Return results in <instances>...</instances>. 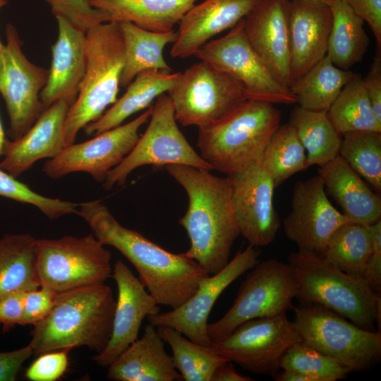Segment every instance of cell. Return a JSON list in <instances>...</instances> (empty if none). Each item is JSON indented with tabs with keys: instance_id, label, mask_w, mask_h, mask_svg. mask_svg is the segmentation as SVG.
Listing matches in <instances>:
<instances>
[{
	"instance_id": "cell-1",
	"label": "cell",
	"mask_w": 381,
	"mask_h": 381,
	"mask_svg": "<svg viewBox=\"0 0 381 381\" xmlns=\"http://www.w3.org/2000/svg\"><path fill=\"white\" fill-rule=\"evenodd\" d=\"M104 246L118 250L135 268L159 305L178 308L209 274L184 253H174L122 226L99 200L78 204V212Z\"/></svg>"
},
{
	"instance_id": "cell-2",
	"label": "cell",
	"mask_w": 381,
	"mask_h": 381,
	"mask_svg": "<svg viewBox=\"0 0 381 381\" xmlns=\"http://www.w3.org/2000/svg\"><path fill=\"white\" fill-rule=\"evenodd\" d=\"M165 168L188 196V208L179 220L190 241L184 254L209 275L214 274L229 262L233 244L240 235L233 210L230 178L186 165Z\"/></svg>"
},
{
	"instance_id": "cell-3",
	"label": "cell",
	"mask_w": 381,
	"mask_h": 381,
	"mask_svg": "<svg viewBox=\"0 0 381 381\" xmlns=\"http://www.w3.org/2000/svg\"><path fill=\"white\" fill-rule=\"evenodd\" d=\"M115 306L104 283L59 293L50 312L34 325L33 355L78 346L100 353L111 334Z\"/></svg>"
},
{
	"instance_id": "cell-4",
	"label": "cell",
	"mask_w": 381,
	"mask_h": 381,
	"mask_svg": "<svg viewBox=\"0 0 381 381\" xmlns=\"http://www.w3.org/2000/svg\"><path fill=\"white\" fill-rule=\"evenodd\" d=\"M281 112L274 104L248 99L216 123L198 129L197 146L212 170L230 176L259 163Z\"/></svg>"
},
{
	"instance_id": "cell-5",
	"label": "cell",
	"mask_w": 381,
	"mask_h": 381,
	"mask_svg": "<svg viewBox=\"0 0 381 381\" xmlns=\"http://www.w3.org/2000/svg\"><path fill=\"white\" fill-rule=\"evenodd\" d=\"M301 303L327 308L357 326L375 331L380 326V296L361 278L350 275L321 253L298 250L289 256Z\"/></svg>"
},
{
	"instance_id": "cell-6",
	"label": "cell",
	"mask_w": 381,
	"mask_h": 381,
	"mask_svg": "<svg viewBox=\"0 0 381 381\" xmlns=\"http://www.w3.org/2000/svg\"><path fill=\"white\" fill-rule=\"evenodd\" d=\"M86 38L85 72L65 121L66 147L74 143L82 128L98 119L115 103L121 87L124 45L119 24H98L86 32Z\"/></svg>"
},
{
	"instance_id": "cell-7",
	"label": "cell",
	"mask_w": 381,
	"mask_h": 381,
	"mask_svg": "<svg viewBox=\"0 0 381 381\" xmlns=\"http://www.w3.org/2000/svg\"><path fill=\"white\" fill-rule=\"evenodd\" d=\"M292 321L301 340L353 371L373 365L381 356V334L361 328L322 306L299 303Z\"/></svg>"
},
{
	"instance_id": "cell-8",
	"label": "cell",
	"mask_w": 381,
	"mask_h": 381,
	"mask_svg": "<svg viewBox=\"0 0 381 381\" xmlns=\"http://www.w3.org/2000/svg\"><path fill=\"white\" fill-rule=\"evenodd\" d=\"M94 235L37 239L40 286L61 293L104 284L111 276V254Z\"/></svg>"
},
{
	"instance_id": "cell-9",
	"label": "cell",
	"mask_w": 381,
	"mask_h": 381,
	"mask_svg": "<svg viewBox=\"0 0 381 381\" xmlns=\"http://www.w3.org/2000/svg\"><path fill=\"white\" fill-rule=\"evenodd\" d=\"M167 94L177 122L198 129L219 121L248 99L236 79L204 61L180 72Z\"/></svg>"
},
{
	"instance_id": "cell-10",
	"label": "cell",
	"mask_w": 381,
	"mask_h": 381,
	"mask_svg": "<svg viewBox=\"0 0 381 381\" xmlns=\"http://www.w3.org/2000/svg\"><path fill=\"white\" fill-rule=\"evenodd\" d=\"M296 284L290 265L276 259L258 262L242 282L232 306L218 320L208 323L212 342L255 318L272 317L293 310Z\"/></svg>"
},
{
	"instance_id": "cell-11",
	"label": "cell",
	"mask_w": 381,
	"mask_h": 381,
	"mask_svg": "<svg viewBox=\"0 0 381 381\" xmlns=\"http://www.w3.org/2000/svg\"><path fill=\"white\" fill-rule=\"evenodd\" d=\"M149 120L133 150L109 172L103 182L105 189L123 185L132 171L145 165L178 164L212 170L179 129L167 94L155 100Z\"/></svg>"
},
{
	"instance_id": "cell-12",
	"label": "cell",
	"mask_w": 381,
	"mask_h": 381,
	"mask_svg": "<svg viewBox=\"0 0 381 381\" xmlns=\"http://www.w3.org/2000/svg\"><path fill=\"white\" fill-rule=\"evenodd\" d=\"M301 338L286 313L248 320L230 334L212 342L220 356L258 375L279 371L285 352Z\"/></svg>"
},
{
	"instance_id": "cell-13",
	"label": "cell",
	"mask_w": 381,
	"mask_h": 381,
	"mask_svg": "<svg viewBox=\"0 0 381 381\" xmlns=\"http://www.w3.org/2000/svg\"><path fill=\"white\" fill-rule=\"evenodd\" d=\"M194 56L236 79L248 99L274 104L296 103L289 87L276 79L248 42L243 20L225 35L207 42Z\"/></svg>"
},
{
	"instance_id": "cell-14",
	"label": "cell",
	"mask_w": 381,
	"mask_h": 381,
	"mask_svg": "<svg viewBox=\"0 0 381 381\" xmlns=\"http://www.w3.org/2000/svg\"><path fill=\"white\" fill-rule=\"evenodd\" d=\"M5 35L6 43L0 51V94L9 118L8 134L15 140L44 110L40 94L47 81L48 70L28 60L13 25H6Z\"/></svg>"
},
{
	"instance_id": "cell-15",
	"label": "cell",
	"mask_w": 381,
	"mask_h": 381,
	"mask_svg": "<svg viewBox=\"0 0 381 381\" xmlns=\"http://www.w3.org/2000/svg\"><path fill=\"white\" fill-rule=\"evenodd\" d=\"M152 107L128 123L100 133L89 140L66 147L44 164V173L52 179H59L82 171L103 183L109 172L134 147L140 128L150 119Z\"/></svg>"
},
{
	"instance_id": "cell-16",
	"label": "cell",
	"mask_w": 381,
	"mask_h": 381,
	"mask_svg": "<svg viewBox=\"0 0 381 381\" xmlns=\"http://www.w3.org/2000/svg\"><path fill=\"white\" fill-rule=\"evenodd\" d=\"M260 253L258 247L250 244L238 250L222 270L204 278L181 306L150 315L148 321L155 327L174 328L192 341L210 347L212 341L207 333L208 318L215 302L231 283L259 262Z\"/></svg>"
},
{
	"instance_id": "cell-17",
	"label": "cell",
	"mask_w": 381,
	"mask_h": 381,
	"mask_svg": "<svg viewBox=\"0 0 381 381\" xmlns=\"http://www.w3.org/2000/svg\"><path fill=\"white\" fill-rule=\"evenodd\" d=\"M349 222H353L328 200L318 174L295 183L291 209L283 226L286 237L298 250L322 253L334 232Z\"/></svg>"
},
{
	"instance_id": "cell-18",
	"label": "cell",
	"mask_w": 381,
	"mask_h": 381,
	"mask_svg": "<svg viewBox=\"0 0 381 381\" xmlns=\"http://www.w3.org/2000/svg\"><path fill=\"white\" fill-rule=\"evenodd\" d=\"M228 176L240 235L253 246L270 245L281 226L273 203L275 186L272 179L260 162Z\"/></svg>"
},
{
	"instance_id": "cell-19",
	"label": "cell",
	"mask_w": 381,
	"mask_h": 381,
	"mask_svg": "<svg viewBox=\"0 0 381 381\" xmlns=\"http://www.w3.org/2000/svg\"><path fill=\"white\" fill-rule=\"evenodd\" d=\"M111 277L118 289L111 334L106 347L92 358L103 368L138 338L145 318L160 312L159 305L124 262H116Z\"/></svg>"
},
{
	"instance_id": "cell-20",
	"label": "cell",
	"mask_w": 381,
	"mask_h": 381,
	"mask_svg": "<svg viewBox=\"0 0 381 381\" xmlns=\"http://www.w3.org/2000/svg\"><path fill=\"white\" fill-rule=\"evenodd\" d=\"M289 0H259L243 19L244 35L276 79L291 84Z\"/></svg>"
},
{
	"instance_id": "cell-21",
	"label": "cell",
	"mask_w": 381,
	"mask_h": 381,
	"mask_svg": "<svg viewBox=\"0 0 381 381\" xmlns=\"http://www.w3.org/2000/svg\"><path fill=\"white\" fill-rule=\"evenodd\" d=\"M73 102L61 99L44 109L20 137L5 143L0 168L17 177L36 162L54 158L66 147V118Z\"/></svg>"
},
{
	"instance_id": "cell-22",
	"label": "cell",
	"mask_w": 381,
	"mask_h": 381,
	"mask_svg": "<svg viewBox=\"0 0 381 381\" xmlns=\"http://www.w3.org/2000/svg\"><path fill=\"white\" fill-rule=\"evenodd\" d=\"M332 23L329 4L314 0L289 1L291 83L326 56Z\"/></svg>"
},
{
	"instance_id": "cell-23",
	"label": "cell",
	"mask_w": 381,
	"mask_h": 381,
	"mask_svg": "<svg viewBox=\"0 0 381 381\" xmlns=\"http://www.w3.org/2000/svg\"><path fill=\"white\" fill-rule=\"evenodd\" d=\"M259 0H204L195 4L179 23L172 57L184 59L214 37L238 24Z\"/></svg>"
},
{
	"instance_id": "cell-24",
	"label": "cell",
	"mask_w": 381,
	"mask_h": 381,
	"mask_svg": "<svg viewBox=\"0 0 381 381\" xmlns=\"http://www.w3.org/2000/svg\"><path fill=\"white\" fill-rule=\"evenodd\" d=\"M56 19L58 37L52 46L51 66L40 94L44 109L61 99L75 101L87 64L86 32L64 18Z\"/></svg>"
},
{
	"instance_id": "cell-25",
	"label": "cell",
	"mask_w": 381,
	"mask_h": 381,
	"mask_svg": "<svg viewBox=\"0 0 381 381\" xmlns=\"http://www.w3.org/2000/svg\"><path fill=\"white\" fill-rule=\"evenodd\" d=\"M157 327L149 323L138 338L108 367L107 378L115 381L183 380Z\"/></svg>"
},
{
	"instance_id": "cell-26",
	"label": "cell",
	"mask_w": 381,
	"mask_h": 381,
	"mask_svg": "<svg viewBox=\"0 0 381 381\" xmlns=\"http://www.w3.org/2000/svg\"><path fill=\"white\" fill-rule=\"evenodd\" d=\"M326 193L351 222L370 225L381 219V199L339 156L320 166Z\"/></svg>"
},
{
	"instance_id": "cell-27",
	"label": "cell",
	"mask_w": 381,
	"mask_h": 381,
	"mask_svg": "<svg viewBox=\"0 0 381 381\" xmlns=\"http://www.w3.org/2000/svg\"><path fill=\"white\" fill-rule=\"evenodd\" d=\"M180 72L146 70L138 73L127 85L122 97L98 119L84 128L89 135H96L117 127L131 115L150 107L154 100L167 94L176 81Z\"/></svg>"
},
{
	"instance_id": "cell-28",
	"label": "cell",
	"mask_w": 381,
	"mask_h": 381,
	"mask_svg": "<svg viewBox=\"0 0 381 381\" xmlns=\"http://www.w3.org/2000/svg\"><path fill=\"white\" fill-rule=\"evenodd\" d=\"M109 22H129L150 31L174 29L198 0H87Z\"/></svg>"
},
{
	"instance_id": "cell-29",
	"label": "cell",
	"mask_w": 381,
	"mask_h": 381,
	"mask_svg": "<svg viewBox=\"0 0 381 381\" xmlns=\"http://www.w3.org/2000/svg\"><path fill=\"white\" fill-rule=\"evenodd\" d=\"M118 24L124 45L121 87H126L138 73L146 70L172 71L165 61L163 52L167 44L176 41V30L156 32L129 22Z\"/></svg>"
},
{
	"instance_id": "cell-30",
	"label": "cell",
	"mask_w": 381,
	"mask_h": 381,
	"mask_svg": "<svg viewBox=\"0 0 381 381\" xmlns=\"http://www.w3.org/2000/svg\"><path fill=\"white\" fill-rule=\"evenodd\" d=\"M329 6L332 23L326 56L338 68L349 70L363 60L368 49L364 20L342 0H334Z\"/></svg>"
},
{
	"instance_id": "cell-31",
	"label": "cell",
	"mask_w": 381,
	"mask_h": 381,
	"mask_svg": "<svg viewBox=\"0 0 381 381\" xmlns=\"http://www.w3.org/2000/svg\"><path fill=\"white\" fill-rule=\"evenodd\" d=\"M37 241L29 234L0 238V296L40 286L36 270Z\"/></svg>"
},
{
	"instance_id": "cell-32",
	"label": "cell",
	"mask_w": 381,
	"mask_h": 381,
	"mask_svg": "<svg viewBox=\"0 0 381 381\" xmlns=\"http://www.w3.org/2000/svg\"><path fill=\"white\" fill-rule=\"evenodd\" d=\"M325 56L306 73L294 80L289 89L298 106L310 111H327L353 75Z\"/></svg>"
},
{
	"instance_id": "cell-33",
	"label": "cell",
	"mask_w": 381,
	"mask_h": 381,
	"mask_svg": "<svg viewBox=\"0 0 381 381\" xmlns=\"http://www.w3.org/2000/svg\"><path fill=\"white\" fill-rule=\"evenodd\" d=\"M289 123L304 147L308 167L322 166L339 155L341 135L327 111H310L297 106L291 113Z\"/></svg>"
},
{
	"instance_id": "cell-34",
	"label": "cell",
	"mask_w": 381,
	"mask_h": 381,
	"mask_svg": "<svg viewBox=\"0 0 381 381\" xmlns=\"http://www.w3.org/2000/svg\"><path fill=\"white\" fill-rule=\"evenodd\" d=\"M327 115L341 135L354 131L381 133V123L373 110L359 74L354 73L342 88Z\"/></svg>"
},
{
	"instance_id": "cell-35",
	"label": "cell",
	"mask_w": 381,
	"mask_h": 381,
	"mask_svg": "<svg viewBox=\"0 0 381 381\" xmlns=\"http://www.w3.org/2000/svg\"><path fill=\"white\" fill-rule=\"evenodd\" d=\"M372 250L368 225L349 222L334 232L321 254L343 272L364 279Z\"/></svg>"
},
{
	"instance_id": "cell-36",
	"label": "cell",
	"mask_w": 381,
	"mask_h": 381,
	"mask_svg": "<svg viewBox=\"0 0 381 381\" xmlns=\"http://www.w3.org/2000/svg\"><path fill=\"white\" fill-rule=\"evenodd\" d=\"M157 329L164 341L170 346L174 365L183 380L210 381L216 368L228 361L211 346L196 344L174 328L159 326Z\"/></svg>"
},
{
	"instance_id": "cell-37",
	"label": "cell",
	"mask_w": 381,
	"mask_h": 381,
	"mask_svg": "<svg viewBox=\"0 0 381 381\" xmlns=\"http://www.w3.org/2000/svg\"><path fill=\"white\" fill-rule=\"evenodd\" d=\"M260 163L272 179L275 188L308 168L306 151L291 125L288 123L279 126L270 139Z\"/></svg>"
},
{
	"instance_id": "cell-38",
	"label": "cell",
	"mask_w": 381,
	"mask_h": 381,
	"mask_svg": "<svg viewBox=\"0 0 381 381\" xmlns=\"http://www.w3.org/2000/svg\"><path fill=\"white\" fill-rule=\"evenodd\" d=\"M339 155L378 192L381 191V133L343 134Z\"/></svg>"
},
{
	"instance_id": "cell-39",
	"label": "cell",
	"mask_w": 381,
	"mask_h": 381,
	"mask_svg": "<svg viewBox=\"0 0 381 381\" xmlns=\"http://www.w3.org/2000/svg\"><path fill=\"white\" fill-rule=\"evenodd\" d=\"M279 368L301 373L312 381H336L351 373L346 366L303 341L294 344L285 352Z\"/></svg>"
},
{
	"instance_id": "cell-40",
	"label": "cell",
	"mask_w": 381,
	"mask_h": 381,
	"mask_svg": "<svg viewBox=\"0 0 381 381\" xmlns=\"http://www.w3.org/2000/svg\"><path fill=\"white\" fill-rule=\"evenodd\" d=\"M0 197L32 205L50 219L78 212V203L40 195L1 168Z\"/></svg>"
},
{
	"instance_id": "cell-41",
	"label": "cell",
	"mask_w": 381,
	"mask_h": 381,
	"mask_svg": "<svg viewBox=\"0 0 381 381\" xmlns=\"http://www.w3.org/2000/svg\"><path fill=\"white\" fill-rule=\"evenodd\" d=\"M55 17H61L80 30L87 32L91 28L109 22L107 16L93 8L87 0H44Z\"/></svg>"
},
{
	"instance_id": "cell-42",
	"label": "cell",
	"mask_w": 381,
	"mask_h": 381,
	"mask_svg": "<svg viewBox=\"0 0 381 381\" xmlns=\"http://www.w3.org/2000/svg\"><path fill=\"white\" fill-rule=\"evenodd\" d=\"M71 349L52 351L37 356L27 368L25 377L31 381H55L66 373Z\"/></svg>"
},
{
	"instance_id": "cell-43",
	"label": "cell",
	"mask_w": 381,
	"mask_h": 381,
	"mask_svg": "<svg viewBox=\"0 0 381 381\" xmlns=\"http://www.w3.org/2000/svg\"><path fill=\"white\" fill-rule=\"evenodd\" d=\"M57 294L51 289L42 286L27 291L20 325H34L44 318L54 306Z\"/></svg>"
},
{
	"instance_id": "cell-44",
	"label": "cell",
	"mask_w": 381,
	"mask_h": 381,
	"mask_svg": "<svg viewBox=\"0 0 381 381\" xmlns=\"http://www.w3.org/2000/svg\"><path fill=\"white\" fill-rule=\"evenodd\" d=\"M372 241V253L369 258L364 279L375 291L381 289V219L368 225Z\"/></svg>"
},
{
	"instance_id": "cell-45",
	"label": "cell",
	"mask_w": 381,
	"mask_h": 381,
	"mask_svg": "<svg viewBox=\"0 0 381 381\" xmlns=\"http://www.w3.org/2000/svg\"><path fill=\"white\" fill-rule=\"evenodd\" d=\"M369 25L381 52V0H342Z\"/></svg>"
},
{
	"instance_id": "cell-46",
	"label": "cell",
	"mask_w": 381,
	"mask_h": 381,
	"mask_svg": "<svg viewBox=\"0 0 381 381\" xmlns=\"http://www.w3.org/2000/svg\"><path fill=\"white\" fill-rule=\"evenodd\" d=\"M27 291H16L0 296V325L6 330L20 325Z\"/></svg>"
},
{
	"instance_id": "cell-47",
	"label": "cell",
	"mask_w": 381,
	"mask_h": 381,
	"mask_svg": "<svg viewBox=\"0 0 381 381\" xmlns=\"http://www.w3.org/2000/svg\"><path fill=\"white\" fill-rule=\"evenodd\" d=\"M362 81L373 110L381 123V52L377 51L369 71L362 78Z\"/></svg>"
},
{
	"instance_id": "cell-48",
	"label": "cell",
	"mask_w": 381,
	"mask_h": 381,
	"mask_svg": "<svg viewBox=\"0 0 381 381\" xmlns=\"http://www.w3.org/2000/svg\"><path fill=\"white\" fill-rule=\"evenodd\" d=\"M32 354L29 344L16 350L0 351V381H15L23 364Z\"/></svg>"
},
{
	"instance_id": "cell-49",
	"label": "cell",
	"mask_w": 381,
	"mask_h": 381,
	"mask_svg": "<svg viewBox=\"0 0 381 381\" xmlns=\"http://www.w3.org/2000/svg\"><path fill=\"white\" fill-rule=\"evenodd\" d=\"M251 377L241 375L234 367L232 362L226 361L214 371L210 381H252Z\"/></svg>"
},
{
	"instance_id": "cell-50",
	"label": "cell",
	"mask_w": 381,
	"mask_h": 381,
	"mask_svg": "<svg viewBox=\"0 0 381 381\" xmlns=\"http://www.w3.org/2000/svg\"><path fill=\"white\" fill-rule=\"evenodd\" d=\"M6 141V139L5 138L4 128H3L1 119H0V157L3 155L4 147Z\"/></svg>"
},
{
	"instance_id": "cell-51",
	"label": "cell",
	"mask_w": 381,
	"mask_h": 381,
	"mask_svg": "<svg viewBox=\"0 0 381 381\" xmlns=\"http://www.w3.org/2000/svg\"><path fill=\"white\" fill-rule=\"evenodd\" d=\"M8 1L7 0H0V9L3 8L4 6L7 4ZM4 44H2L1 41L0 40V51L1 50L3 47Z\"/></svg>"
},
{
	"instance_id": "cell-52",
	"label": "cell",
	"mask_w": 381,
	"mask_h": 381,
	"mask_svg": "<svg viewBox=\"0 0 381 381\" xmlns=\"http://www.w3.org/2000/svg\"><path fill=\"white\" fill-rule=\"evenodd\" d=\"M314 1H320V2H322V3H325V4H327L330 5V4H331L334 0H314Z\"/></svg>"
}]
</instances>
